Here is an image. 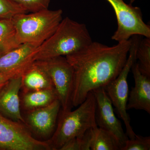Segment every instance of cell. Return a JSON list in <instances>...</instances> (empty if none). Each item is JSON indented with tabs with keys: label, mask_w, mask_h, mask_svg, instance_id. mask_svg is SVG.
<instances>
[{
	"label": "cell",
	"mask_w": 150,
	"mask_h": 150,
	"mask_svg": "<svg viewBox=\"0 0 150 150\" xmlns=\"http://www.w3.org/2000/svg\"><path fill=\"white\" fill-rule=\"evenodd\" d=\"M114 10L118 27L111 37L118 42L129 40L133 35L150 38V26L143 20L140 8L128 4L123 0H105Z\"/></svg>",
	"instance_id": "6"
},
{
	"label": "cell",
	"mask_w": 150,
	"mask_h": 150,
	"mask_svg": "<svg viewBox=\"0 0 150 150\" xmlns=\"http://www.w3.org/2000/svg\"><path fill=\"white\" fill-rule=\"evenodd\" d=\"M18 14L12 18L19 43L40 46L55 32L63 19L61 9L48 8L30 13Z\"/></svg>",
	"instance_id": "4"
},
{
	"label": "cell",
	"mask_w": 150,
	"mask_h": 150,
	"mask_svg": "<svg viewBox=\"0 0 150 150\" xmlns=\"http://www.w3.org/2000/svg\"><path fill=\"white\" fill-rule=\"evenodd\" d=\"M150 137L136 134L134 139H128L121 150H149Z\"/></svg>",
	"instance_id": "20"
},
{
	"label": "cell",
	"mask_w": 150,
	"mask_h": 150,
	"mask_svg": "<svg viewBox=\"0 0 150 150\" xmlns=\"http://www.w3.org/2000/svg\"><path fill=\"white\" fill-rule=\"evenodd\" d=\"M135 84L130 92L127 102V110H144L150 113V77L143 74L137 62L131 67Z\"/></svg>",
	"instance_id": "12"
},
{
	"label": "cell",
	"mask_w": 150,
	"mask_h": 150,
	"mask_svg": "<svg viewBox=\"0 0 150 150\" xmlns=\"http://www.w3.org/2000/svg\"><path fill=\"white\" fill-rule=\"evenodd\" d=\"M17 76L11 74H4L0 73V96L2 92L5 87L10 79Z\"/></svg>",
	"instance_id": "22"
},
{
	"label": "cell",
	"mask_w": 150,
	"mask_h": 150,
	"mask_svg": "<svg viewBox=\"0 0 150 150\" xmlns=\"http://www.w3.org/2000/svg\"><path fill=\"white\" fill-rule=\"evenodd\" d=\"M92 91L96 102L95 118L97 126L113 134L122 148L129 138L124 132L121 121L115 116L110 98L103 87Z\"/></svg>",
	"instance_id": "9"
},
{
	"label": "cell",
	"mask_w": 150,
	"mask_h": 150,
	"mask_svg": "<svg viewBox=\"0 0 150 150\" xmlns=\"http://www.w3.org/2000/svg\"><path fill=\"white\" fill-rule=\"evenodd\" d=\"M122 146L109 131L96 126L92 129L90 150H121Z\"/></svg>",
	"instance_id": "15"
},
{
	"label": "cell",
	"mask_w": 150,
	"mask_h": 150,
	"mask_svg": "<svg viewBox=\"0 0 150 150\" xmlns=\"http://www.w3.org/2000/svg\"><path fill=\"white\" fill-rule=\"evenodd\" d=\"M38 46L23 43L0 57V73L21 76L25 70L35 62Z\"/></svg>",
	"instance_id": "10"
},
{
	"label": "cell",
	"mask_w": 150,
	"mask_h": 150,
	"mask_svg": "<svg viewBox=\"0 0 150 150\" xmlns=\"http://www.w3.org/2000/svg\"><path fill=\"white\" fill-rule=\"evenodd\" d=\"M28 12L11 0H0V19H12L18 14Z\"/></svg>",
	"instance_id": "19"
},
{
	"label": "cell",
	"mask_w": 150,
	"mask_h": 150,
	"mask_svg": "<svg viewBox=\"0 0 150 150\" xmlns=\"http://www.w3.org/2000/svg\"><path fill=\"white\" fill-rule=\"evenodd\" d=\"M136 59L139 60V69L143 74L150 77V38L141 39L136 53Z\"/></svg>",
	"instance_id": "17"
},
{
	"label": "cell",
	"mask_w": 150,
	"mask_h": 150,
	"mask_svg": "<svg viewBox=\"0 0 150 150\" xmlns=\"http://www.w3.org/2000/svg\"><path fill=\"white\" fill-rule=\"evenodd\" d=\"M78 108L64 111L61 108L56 130L48 141L51 150H60L67 142L83 135L97 126L96 121V102L93 91Z\"/></svg>",
	"instance_id": "3"
},
{
	"label": "cell",
	"mask_w": 150,
	"mask_h": 150,
	"mask_svg": "<svg viewBox=\"0 0 150 150\" xmlns=\"http://www.w3.org/2000/svg\"><path fill=\"white\" fill-rule=\"evenodd\" d=\"M21 76L11 78L0 96V114L12 121L24 123L21 108Z\"/></svg>",
	"instance_id": "11"
},
{
	"label": "cell",
	"mask_w": 150,
	"mask_h": 150,
	"mask_svg": "<svg viewBox=\"0 0 150 150\" xmlns=\"http://www.w3.org/2000/svg\"><path fill=\"white\" fill-rule=\"evenodd\" d=\"M20 45L12 19H0V57Z\"/></svg>",
	"instance_id": "16"
},
{
	"label": "cell",
	"mask_w": 150,
	"mask_h": 150,
	"mask_svg": "<svg viewBox=\"0 0 150 150\" xmlns=\"http://www.w3.org/2000/svg\"><path fill=\"white\" fill-rule=\"evenodd\" d=\"M140 36L134 35L131 38V48L125 66L118 76L103 87L118 115L123 120L126 126V134L129 139H134L136 134L131 126L130 117L127 112L129 95L127 79L132 65L137 62L136 53L141 39Z\"/></svg>",
	"instance_id": "5"
},
{
	"label": "cell",
	"mask_w": 150,
	"mask_h": 150,
	"mask_svg": "<svg viewBox=\"0 0 150 150\" xmlns=\"http://www.w3.org/2000/svg\"><path fill=\"white\" fill-rule=\"evenodd\" d=\"M58 99V95L54 88L21 92V93L20 92L21 111L45 107Z\"/></svg>",
	"instance_id": "14"
},
{
	"label": "cell",
	"mask_w": 150,
	"mask_h": 150,
	"mask_svg": "<svg viewBox=\"0 0 150 150\" xmlns=\"http://www.w3.org/2000/svg\"><path fill=\"white\" fill-rule=\"evenodd\" d=\"M131 45V38L112 46L93 41L66 56L74 69L73 107L82 103L90 92L104 87L118 76L126 64Z\"/></svg>",
	"instance_id": "1"
},
{
	"label": "cell",
	"mask_w": 150,
	"mask_h": 150,
	"mask_svg": "<svg viewBox=\"0 0 150 150\" xmlns=\"http://www.w3.org/2000/svg\"><path fill=\"white\" fill-rule=\"evenodd\" d=\"M61 108L58 99L45 107L22 112L24 125L35 139L48 141L56 130Z\"/></svg>",
	"instance_id": "8"
},
{
	"label": "cell",
	"mask_w": 150,
	"mask_h": 150,
	"mask_svg": "<svg viewBox=\"0 0 150 150\" xmlns=\"http://www.w3.org/2000/svg\"><path fill=\"white\" fill-rule=\"evenodd\" d=\"M49 75L64 111L71 110L74 69L66 56L36 61Z\"/></svg>",
	"instance_id": "7"
},
{
	"label": "cell",
	"mask_w": 150,
	"mask_h": 150,
	"mask_svg": "<svg viewBox=\"0 0 150 150\" xmlns=\"http://www.w3.org/2000/svg\"><path fill=\"white\" fill-rule=\"evenodd\" d=\"M92 42L85 24L67 17L63 18L51 37L38 46L35 60L66 56L80 51Z\"/></svg>",
	"instance_id": "2"
},
{
	"label": "cell",
	"mask_w": 150,
	"mask_h": 150,
	"mask_svg": "<svg viewBox=\"0 0 150 150\" xmlns=\"http://www.w3.org/2000/svg\"><path fill=\"white\" fill-rule=\"evenodd\" d=\"M21 81V92L54 88L49 75L36 61L23 73Z\"/></svg>",
	"instance_id": "13"
},
{
	"label": "cell",
	"mask_w": 150,
	"mask_h": 150,
	"mask_svg": "<svg viewBox=\"0 0 150 150\" xmlns=\"http://www.w3.org/2000/svg\"><path fill=\"white\" fill-rule=\"evenodd\" d=\"M92 129H89L82 136L70 140L62 146L60 150H90Z\"/></svg>",
	"instance_id": "18"
},
{
	"label": "cell",
	"mask_w": 150,
	"mask_h": 150,
	"mask_svg": "<svg viewBox=\"0 0 150 150\" xmlns=\"http://www.w3.org/2000/svg\"><path fill=\"white\" fill-rule=\"evenodd\" d=\"M28 12H34L48 8L51 0H11Z\"/></svg>",
	"instance_id": "21"
}]
</instances>
